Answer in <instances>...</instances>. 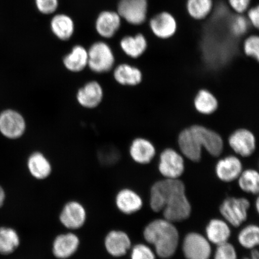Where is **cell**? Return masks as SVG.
I'll list each match as a JSON object with an SVG mask.
<instances>
[{"instance_id":"6da1fadb","label":"cell","mask_w":259,"mask_h":259,"mask_svg":"<svg viewBox=\"0 0 259 259\" xmlns=\"http://www.w3.org/2000/svg\"><path fill=\"white\" fill-rule=\"evenodd\" d=\"M185 192V186L180 180L166 178L158 181L151 189V208L154 212L163 210L167 221H183L189 218L192 210Z\"/></svg>"},{"instance_id":"7a4b0ae2","label":"cell","mask_w":259,"mask_h":259,"mask_svg":"<svg viewBox=\"0 0 259 259\" xmlns=\"http://www.w3.org/2000/svg\"><path fill=\"white\" fill-rule=\"evenodd\" d=\"M144 238L153 244L158 256L170 258L177 250L179 242V234L172 223L166 220H156L145 229Z\"/></svg>"},{"instance_id":"3957f363","label":"cell","mask_w":259,"mask_h":259,"mask_svg":"<svg viewBox=\"0 0 259 259\" xmlns=\"http://www.w3.org/2000/svg\"><path fill=\"white\" fill-rule=\"evenodd\" d=\"M88 50V67L97 74L109 72L115 66V57L111 47L105 41H98Z\"/></svg>"},{"instance_id":"277c9868","label":"cell","mask_w":259,"mask_h":259,"mask_svg":"<svg viewBox=\"0 0 259 259\" xmlns=\"http://www.w3.org/2000/svg\"><path fill=\"white\" fill-rule=\"evenodd\" d=\"M148 0H119L117 12L128 24L140 25L147 20Z\"/></svg>"},{"instance_id":"5b68a950","label":"cell","mask_w":259,"mask_h":259,"mask_svg":"<svg viewBox=\"0 0 259 259\" xmlns=\"http://www.w3.org/2000/svg\"><path fill=\"white\" fill-rule=\"evenodd\" d=\"M250 202L245 198L230 197L226 199L220 206V213L230 224L238 227L247 219Z\"/></svg>"},{"instance_id":"8992f818","label":"cell","mask_w":259,"mask_h":259,"mask_svg":"<svg viewBox=\"0 0 259 259\" xmlns=\"http://www.w3.org/2000/svg\"><path fill=\"white\" fill-rule=\"evenodd\" d=\"M26 126L24 116L14 110H6L0 114V132L8 139L21 138L25 134Z\"/></svg>"},{"instance_id":"52a82bcc","label":"cell","mask_w":259,"mask_h":259,"mask_svg":"<svg viewBox=\"0 0 259 259\" xmlns=\"http://www.w3.org/2000/svg\"><path fill=\"white\" fill-rule=\"evenodd\" d=\"M202 148L213 157H219L224 148V142L218 133L200 125L190 127Z\"/></svg>"},{"instance_id":"ba28073f","label":"cell","mask_w":259,"mask_h":259,"mask_svg":"<svg viewBox=\"0 0 259 259\" xmlns=\"http://www.w3.org/2000/svg\"><path fill=\"white\" fill-rule=\"evenodd\" d=\"M184 160L174 149L167 148L160 154L158 169L162 176L168 179H178L184 171Z\"/></svg>"},{"instance_id":"9c48e42d","label":"cell","mask_w":259,"mask_h":259,"mask_svg":"<svg viewBox=\"0 0 259 259\" xmlns=\"http://www.w3.org/2000/svg\"><path fill=\"white\" fill-rule=\"evenodd\" d=\"M183 249L187 259H209L211 253L208 241L197 233H190L186 236Z\"/></svg>"},{"instance_id":"30bf717a","label":"cell","mask_w":259,"mask_h":259,"mask_svg":"<svg viewBox=\"0 0 259 259\" xmlns=\"http://www.w3.org/2000/svg\"><path fill=\"white\" fill-rule=\"evenodd\" d=\"M228 142L235 153L243 157L250 156L256 147L255 136L246 128H239L233 132L230 135Z\"/></svg>"},{"instance_id":"8fae6325","label":"cell","mask_w":259,"mask_h":259,"mask_svg":"<svg viewBox=\"0 0 259 259\" xmlns=\"http://www.w3.org/2000/svg\"><path fill=\"white\" fill-rule=\"evenodd\" d=\"M104 97L103 87L96 80H90L77 90L76 100L82 108L93 109L97 108Z\"/></svg>"},{"instance_id":"7c38bea8","label":"cell","mask_w":259,"mask_h":259,"mask_svg":"<svg viewBox=\"0 0 259 259\" xmlns=\"http://www.w3.org/2000/svg\"><path fill=\"white\" fill-rule=\"evenodd\" d=\"M150 27L155 36L161 39H167L176 33L177 22L170 13L163 12L151 19Z\"/></svg>"},{"instance_id":"4fadbf2b","label":"cell","mask_w":259,"mask_h":259,"mask_svg":"<svg viewBox=\"0 0 259 259\" xmlns=\"http://www.w3.org/2000/svg\"><path fill=\"white\" fill-rule=\"evenodd\" d=\"M121 20L117 12L105 11L100 12L95 23L97 34L104 38H112L120 28Z\"/></svg>"},{"instance_id":"5bb4252c","label":"cell","mask_w":259,"mask_h":259,"mask_svg":"<svg viewBox=\"0 0 259 259\" xmlns=\"http://www.w3.org/2000/svg\"><path fill=\"white\" fill-rule=\"evenodd\" d=\"M87 213L84 207L79 202L71 201L66 203L60 215V222L66 228L77 229L85 223Z\"/></svg>"},{"instance_id":"9a60e30c","label":"cell","mask_w":259,"mask_h":259,"mask_svg":"<svg viewBox=\"0 0 259 259\" xmlns=\"http://www.w3.org/2000/svg\"><path fill=\"white\" fill-rule=\"evenodd\" d=\"M178 143L181 153L188 159L194 162H198L201 159L202 147L190 127L180 132Z\"/></svg>"},{"instance_id":"2e32d148","label":"cell","mask_w":259,"mask_h":259,"mask_svg":"<svg viewBox=\"0 0 259 259\" xmlns=\"http://www.w3.org/2000/svg\"><path fill=\"white\" fill-rule=\"evenodd\" d=\"M79 243V238L72 233L58 235L53 242V254L58 258H69L77 251Z\"/></svg>"},{"instance_id":"e0dca14e","label":"cell","mask_w":259,"mask_h":259,"mask_svg":"<svg viewBox=\"0 0 259 259\" xmlns=\"http://www.w3.org/2000/svg\"><path fill=\"white\" fill-rule=\"evenodd\" d=\"M129 151L132 159L142 164L150 163L156 153L153 143L144 138H135L132 142Z\"/></svg>"},{"instance_id":"ac0fdd59","label":"cell","mask_w":259,"mask_h":259,"mask_svg":"<svg viewBox=\"0 0 259 259\" xmlns=\"http://www.w3.org/2000/svg\"><path fill=\"white\" fill-rule=\"evenodd\" d=\"M105 245L109 254L113 257H121L131 248V241L125 232L113 231L107 235Z\"/></svg>"},{"instance_id":"d6986e66","label":"cell","mask_w":259,"mask_h":259,"mask_svg":"<svg viewBox=\"0 0 259 259\" xmlns=\"http://www.w3.org/2000/svg\"><path fill=\"white\" fill-rule=\"evenodd\" d=\"M215 170L220 180L225 182H231L240 176L242 165L238 157L230 155L218 161Z\"/></svg>"},{"instance_id":"ffe728a7","label":"cell","mask_w":259,"mask_h":259,"mask_svg":"<svg viewBox=\"0 0 259 259\" xmlns=\"http://www.w3.org/2000/svg\"><path fill=\"white\" fill-rule=\"evenodd\" d=\"M63 66L72 73H79L88 67V50L82 45L74 46L63 57Z\"/></svg>"},{"instance_id":"44dd1931","label":"cell","mask_w":259,"mask_h":259,"mask_svg":"<svg viewBox=\"0 0 259 259\" xmlns=\"http://www.w3.org/2000/svg\"><path fill=\"white\" fill-rule=\"evenodd\" d=\"M113 76L119 85L128 87L139 85L143 77L139 68L126 63L119 64L114 67Z\"/></svg>"},{"instance_id":"7402d4cb","label":"cell","mask_w":259,"mask_h":259,"mask_svg":"<svg viewBox=\"0 0 259 259\" xmlns=\"http://www.w3.org/2000/svg\"><path fill=\"white\" fill-rule=\"evenodd\" d=\"M50 27L55 36L61 41L70 40L75 30L73 19L64 14L54 15L51 19Z\"/></svg>"},{"instance_id":"603a6c76","label":"cell","mask_w":259,"mask_h":259,"mask_svg":"<svg viewBox=\"0 0 259 259\" xmlns=\"http://www.w3.org/2000/svg\"><path fill=\"white\" fill-rule=\"evenodd\" d=\"M116 205L122 212L132 214L140 210L143 203L141 197L134 191L123 189L116 195Z\"/></svg>"},{"instance_id":"cb8c5ba5","label":"cell","mask_w":259,"mask_h":259,"mask_svg":"<svg viewBox=\"0 0 259 259\" xmlns=\"http://www.w3.org/2000/svg\"><path fill=\"white\" fill-rule=\"evenodd\" d=\"M27 166L31 176L37 180H44L51 174L50 161L39 151L34 152L30 155L28 158Z\"/></svg>"},{"instance_id":"d4e9b609","label":"cell","mask_w":259,"mask_h":259,"mask_svg":"<svg viewBox=\"0 0 259 259\" xmlns=\"http://www.w3.org/2000/svg\"><path fill=\"white\" fill-rule=\"evenodd\" d=\"M120 47L124 53L132 58H138L143 55L148 47L147 40L143 34L127 35L120 41Z\"/></svg>"},{"instance_id":"484cf974","label":"cell","mask_w":259,"mask_h":259,"mask_svg":"<svg viewBox=\"0 0 259 259\" xmlns=\"http://www.w3.org/2000/svg\"><path fill=\"white\" fill-rule=\"evenodd\" d=\"M206 232L208 240L218 245L228 242L231 234L228 224L219 219L210 220Z\"/></svg>"},{"instance_id":"4316f807","label":"cell","mask_w":259,"mask_h":259,"mask_svg":"<svg viewBox=\"0 0 259 259\" xmlns=\"http://www.w3.org/2000/svg\"><path fill=\"white\" fill-rule=\"evenodd\" d=\"M194 106L201 114L208 115L217 111L219 102L216 97L209 91L202 89L199 91L194 99Z\"/></svg>"},{"instance_id":"83f0119b","label":"cell","mask_w":259,"mask_h":259,"mask_svg":"<svg viewBox=\"0 0 259 259\" xmlns=\"http://www.w3.org/2000/svg\"><path fill=\"white\" fill-rule=\"evenodd\" d=\"M20 244V238L14 229L0 227V254L13 253Z\"/></svg>"},{"instance_id":"f1b7e54d","label":"cell","mask_w":259,"mask_h":259,"mask_svg":"<svg viewBox=\"0 0 259 259\" xmlns=\"http://www.w3.org/2000/svg\"><path fill=\"white\" fill-rule=\"evenodd\" d=\"M186 8L188 14L196 20H202L211 13L212 0H187Z\"/></svg>"},{"instance_id":"f546056e","label":"cell","mask_w":259,"mask_h":259,"mask_svg":"<svg viewBox=\"0 0 259 259\" xmlns=\"http://www.w3.org/2000/svg\"><path fill=\"white\" fill-rule=\"evenodd\" d=\"M238 178L239 186L243 191L253 194L258 193L259 176L256 170H246Z\"/></svg>"},{"instance_id":"4dcf8cb0","label":"cell","mask_w":259,"mask_h":259,"mask_svg":"<svg viewBox=\"0 0 259 259\" xmlns=\"http://www.w3.org/2000/svg\"><path fill=\"white\" fill-rule=\"evenodd\" d=\"M238 241L245 248L252 249L259 242V229L256 225H249L243 229L238 235Z\"/></svg>"},{"instance_id":"1f68e13d","label":"cell","mask_w":259,"mask_h":259,"mask_svg":"<svg viewBox=\"0 0 259 259\" xmlns=\"http://www.w3.org/2000/svg\"><path fill=\"white\" fill-rule=\"evenodd\" d=\"M248 19L242 14L236 15L230 19L228 27L231 33L236 37H241L247 32L249 27Z\"/></svg>"},{"instance_id":"d6a6232c","label":"cell","mask_w":259,"mask_h":259,"mask_svg":"<svg viewBox=\"0 0 259 259\" xmlns=\"http://www.w3.org/2000/svg\"><path fill=\"white\" fill-rule=\"evenodd\" d=\"M243 50L246 56L259 60V38L257 35H252L246 38L243 45Z\"/></svg>"},{"instance_id":"836d02e7","label":"cell","mask_w":259,"mask_h":259,"mask_svg":"<svg viewBox=\"0 0 259 259\" xmlns=\"http://www.w3.org/2000/svg\"><path fill=\"white\" fill-rule=\"evenodd\" d=\"M213 259H237L235 248L228 242L218 245Z\"/></svg>"},{"instance_id":"e575fe53","label":"cell","mask_w":259,"mask_h":259,"mask_svg":"<svg viewBox=\"0 0 259 259\" xmlns=\"http://www.w3.org/2000/svg\"><path fill=\"white\" fill-rule=\"evenodd\" d=\"M38 11L44 15H51L57 11L59 6L58 0H35Z\"/></svg>"},{"instance_id":"d590c367","label":"cell","mask_w":259,"mask_h":259,"mask_svg":"<svg viewBox=\"0 0 259 259\" xmlns=\"http://www.w3.org/2000/svg\"><path fill=\"white\" fill-rule=\"evenodd\" d=\"M132 259H155V254L148 246L138 244L133 248Z\"/></svg>"},{"instance_id":"8d00e7d4","label":"cell","mask_w":259,"mask_h":259,"mask_svg":"<svg viewBox=\"0 0 259 259\" xmlns=\"http://www.w3.org/2000/svg\"><path fill=\"white\" fill-rule=\"evenodd\" d=\"M118 158V154L115 149L105 148L104 150L100 151L99 153V159L105 164L115 163Z\"/></svg>"},{"instance_id":"74e56055","label":"cell","mask_w":259,"mask_h":259,"mask_svg":"<svg viewBox=\"0 0 259 259\" xmlns=\"http://www.w3.org/2000/svg\"><path fill=\"white\" fill-rule=\"evenodd\" d=\"M251 0H228L229 5L237 14H242L248 11Z\"/></svg>"},{"instance_id":"f35d334b","label":"cell","mask_w":259,"mask_h":259,"mask_svg":"<svg viewBox=\"0 0 259 259\" xmlns=\"http://www.w3.org/2000/svg\"><path fill=\"white\" fill-rule=\"evenodd\" d=\"M247 19L249 23L258 28L259 25V9L258 6L248 9Z\"/></svg>"},{"instance_id":"ab89813d","label":"cell","mask_w":259,"mask_h":259,"mask_svg":"<svg viewBox=\"0 0 259 259\" xmlns=\"http://www.w3.org/2000/svg\"><path fill=\"white\" fill-rule=\"evenodd\" d=\"M6 199V194L4 189H3V187L0 186V208L4 204Z\"/></svg>"},{"instance_id":"60d3db41","label":"cell","mask_w":259,"mask_h":259,"mask_svg":"<svg viewBox=\"0 0 259 259\" xmlns=\"http://www.w3.org/2000/svg\"><path fill=\"white\" fill-rule=\"evenodd\" d=\"M242 259H259V254L258 251L256 250V249H253V250L251 251V257H245Z\"/></svg>"},{"instance_id":"b9f144b4","label":"cell","mask_w":259,"mask_h":259,"mask_svg":"<svg viewBox=\"0 0 259 259\" xmlns=\"http://www.w3.org/2000/svg\"><path fill=\"white\" fill-rule=\"evenodd\" d=\"M258 208H259V200L257 198V200H256V208H257V212H258V210H259Z\"/></svg>"}]
</instances>
